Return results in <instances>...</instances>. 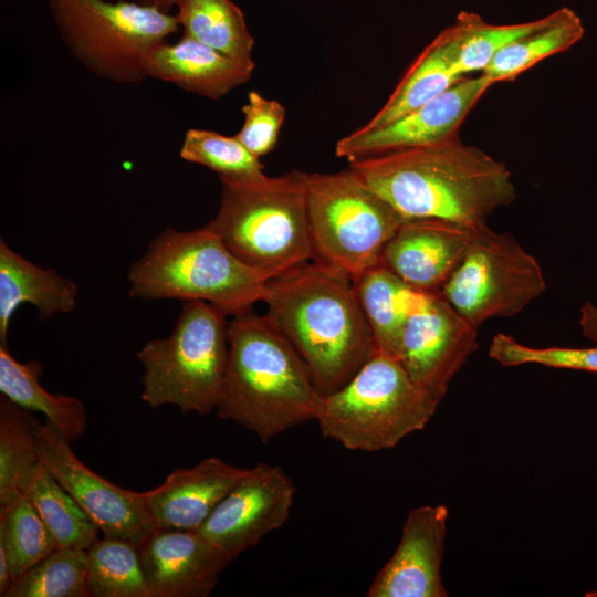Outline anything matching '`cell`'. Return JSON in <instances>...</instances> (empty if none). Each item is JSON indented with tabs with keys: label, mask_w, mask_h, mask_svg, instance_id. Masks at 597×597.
Wrapping results in <instances>:
<instances>
[{
	"label": "cell",
	"mask_w": 597,
	"mask_h": 597,
	"mask_svg": "<svg viewBox=\"0 0 597 597\" xmlns=\"http://www.w3.org/2000/svg\"><path fill=\"white\" fill-rule=\"evenodd\" d=\"M0 544L7 552L13 582L57 547L25 495L0 510Z\"/></svg>",
	"instance_id": "obj_30"
},
{
	"label": "cell",
	"mask_w": 597,
	"mask_h": 597,
	"mask_svg": "<svg viewBox=\"0 0 597 597\" xmlns=\"http://www.w3.org/2000/svg\"><path fill=\"white\" fill-rule=\"evenodd\" d=\"M129 295L143 300H199L227 316L262 302L269 281L235 258L207 226L167 227L128 271Z\"/></svg>",
	"instance_id": "obj_4"
},
{
	"label": "cell",
	"mask_w": 597,
	"mask_h": 597,
	"mask_svg": "<svg viewBox=\"0 0 597 597\" xmlns=\"http://www.w3.org/2000/svg\"><path fill=\"white\" fill-rule=\"evenodd\" d=\"M54 24L70 52L93 74L137 84L147 76L143 53L176 33L175 14L118 0H46Z\"/></svg>",
	"instance_id": "obj_9"
},
{
	"label": "cell",
	"mask_w": 597,
	"mask_h": 597,
	"mask_svg": "<svg viewBox=\"0 0 597 597\" xmlns=\"http://www.w3.org/2000/svg\"><path fill=\"white\" fill-rule=\"evenodd\" d=\"M229 354L216 407L218 417L263 443L316 420L324 396L286 337L253 308L229 321Z\"/></svg>",
	"instance_id": "obj_3"
},
{
	"label": "cell",
	"mask_w": 597,
	"mask_h": 597,
	"mask_svg": "<svg viewBox=\"0 0 597 597\" xmlns=\"http://www.w3.org/2000/svg\"><path fill=\"white\" fill-rule=\"evenodd\" d=\"M180 157L214 171L221 181L247 182L264 178V166L235 136L190 128Z\"/></svg>",
	"instance_id": "obj_32"
},
{
	"label": "cell",
	"mask_w": 597,
	"mask_h": 597,
	"mask_svg": "<svg viewBox=\"0 0 597 597\" xmlns=\"http://www.w3.org/2000/svg\"><path fill=\"white\" fill-rule=\"evenodd\" d=\"M77 285L56 271L43 269L0 240V345L7 346L11 316L23 303H31L40 318L74 310Z\"/></svg>",
	"instance_id": "obj_20"
},
{
	"label": "cell",
	"mask_w": 597,
	"mask_h": 597,
	"mask_svg": "<svg viewBox=\"0 0 597 597\" xmlns=\"http://www.w3.org/2000/svg\"><path fill=\"white\" fill-rule=\"evenodd\" d=\"M478 328L439 293H419L404 325L398 359L438 405L478 349Z\"/></svg>",
	"instance_id": "obj_11"
},
{
	"label": "cell",
	"mask_w": 597,
	"mask_h": 597,
	"mask_svg": "<svg viewBox=\"0 0 597 597\" xmlns=\"http://www.w3.org/2000/svg\"><path fill=\"white\" fill-rule=\"evenodd\" d=\"M586 597H597V590L588 591L585 594Z\"/></svg>",
	"instance_id": "obj_38"
},
{
	"label": "cell",
	"mask_w": 597,
	"mask_h": 597,
	"mask_svg": "<svg viewBox=\"0 0 597 597\" xmlns=\"http://www.w3.org/2000/svg\"><path fill=\"white\" fill-rule=\"evenodd\" d=\"M142 67L147 77L211 100L247 83L254 70L184 35L174 44L163 41L148 48L143 53Z\"/></svg>",
	"instance_id": "obj_19"
},
{
	"label": "cell",
	"mask_w": 597,
	"mask_h": 597,
	"mask_svg": "<svg viewBox=\"0 0 597 597\" xmlns=\"http://www.w3.org/2000/svg\"><path fill=\"white\" fill-rule=\"evenodd\" d=\"M549 14L541 19L515 23L491 24L479 14L462 11L455 22L441 31L458 72L462 76L483 73L494 56L514 40L543 27Z\"/></svg>",
	"instance_id": "obj_26"
},
{
	"label": "cell",
	"mask_w": 597,
	"mask_h": 597,
	"mask_svg": "<svg viewBox=\"0 0 597 597\" xmlns=\"http://www.w3.org/2000/svg\"><path fill=\"white\" fill-rule=\"evenodd\" d=\"M221 184L220 207L207 227L235 258L268 280L312 261L303 171Z\"/></svg>",
	"instance_id": "obj_5"
},
{
	"label": "cell",
	"mask_w": 597,
	"mask_h": 597,
	"mask_svg": "<svg viewBox=\"0 0 597 597\" xmlns=\"http://www.w3.org/2000/svg\"><path fill=\"white\" fill-rule=\"evenodd\" d=\"M489 356L504 367L536 364L597 373V346L536 348L519 343L513 336L499 333L492 338Z\"/></svg>",
	"instance_id": "obj_33"
},
{
	"label": "cell",
	"mask_w": 597,
	"mask_h": 597,
	"mask_svg": "<svg viewBox=\"0 0 597 597\" xmlns=\"http://www.w3.org/2000/svg\"><path fill=\"white\" fill-rule=\"evenodd\" d=\"M492 85L482 73L464 76L441 95L386 125L362 126L342 137L335 154L353 163L458 137L465 117Z\"/></svg>",
	"instance_id": "obj_14"
},
{
	"label": "cell",
	"mask_w": 597,
	"mask_h": 597,
	"mask_svg": "<svg viewBox=\"0 0 597 597\" xmlns=\"http://www.w3.org/2000/svg\"><path fill=\"white\" fill-rule=\"evenodd\" d=\"M376 347L398 358L404 325L420 292L378 263L353 277Z\"/></svg>",
	"instance_id": "obj_22"
},
{
	"label": "cell",
	"mask_w": 597,
	"mask_h": 597,
	"mask_svg": "<svg viewBox=\"0 0 597 597\" xmlns=\"http://www.w3.org/2000/svg\"><path fill=\"white\" fill-rule=\"evenodd\" d=\"M23 495L38 510L57 547L86 551L98 540V527L41 462Z\"/></svg>",
	"instance_id": "obj_27"
},
{
	"label": "cell",
	"mask_w": 597,
	"mask_h": 597,
	"mask_svg": "<svg viewBox=\"0 0 597 597\" xmlns=\"http://www.w3.org/2000/svg\"><path fill=\"white\" fill-rule=\"evenodd\" d=\"M262 302L324 397L346 385L377 348L353 279L341 270L308 261L270 279Z\"/></svg>",
	"instance_id": "obj_2"
},
{
	"label": "cell",
	"mask_w": 597,
	"mask_h": 597,
	"mask_svg": "<svg viewBox=\"0 0 597 597\" xmlns=\"http://www.w3.org/2000/svg\"><path fill=\"white\" fill-rule=\"evenodd\" d=\"M579 325L584 336L597 343V306L587 302L580 308Z\"/></svg>",
	"instance_id": "obj_35"
},
{
	"label": "cell",
	"mask_w": 597,
	"mask_h": 597,
	"mask_svg": "<svg viewBox=\"0 0 597 597\" xmlns=\"http://www.w3.org/2000/svg\"><path fill=\"white\" fill-rule=\"evenodd\" d=\"M34 417L7 397L0 399V510L21 498L40 463Z\"/></svg>",
	"instance_id": "obj_28"
},
{
	"label": "cell",
	"mask_w": 597,
	"mask_h": 597,
	"mask_svg": "<svg viewBox=\"0 0 597 597\" xmlns=\"http://www.w3.org/2000/svg\"><path fill=\"white\" fill-rule=\"evenodd\" d=\"M42 371L40 362L20 363L0 345L1 395L25 410L42 413L70 443L75 442L86 429V408L76 397L45 390L40 383Z\"/></svg>",
	"instance_id": "obj_21"
},
{
	"label": "cell",
	"mask_w": 597,
	"mask_h": 597,
	"mask_svg": "<svg viewBox=\"0 0 597 597\" xmlns=\"http://www.w3.org/2000/svg\"><path fill=\"white\" fill-rule=\"evenodd\" d=\"M12 576L10 563L4 547L0 544V596L3 597L6 591L12 585Z\"/></svg>",
	"instance_id": "obj_36"
},
{
	"label": "cell",
	"mask_w": 597,
	"mask_h": 597,
	"mask_svg": "<svg viewBox=\"0 0 597 597\" xmlns=\"http://www.w3.org/2000/svg\"><path fill=\"white\" fill-rule=\"evenodd\" d=\"M40 462L81 505L104 536L138 543L155 528L144 492L121 488L87 468L50 422L34 419Z\"/></svg>",
	"instance_id": "obj_12"
},
{
	"label": "cell",
	"mask_w": 597,
	"mask_h": 597,
	"mask_svg": "<svg viewBox=\"0 0 597 597\" xmlns=\"http://www.w3.org/2000/svg\"><path fill=\"white\" fill-rule=\"evenodd\" d=\"M438 406L398 358L376 348L346 385L323 398L316 421L324 438L348 450L377 452L422 430Z\"/></svg>",
	"instance_id": "obj_6"
},
{
	"label": "cell",
	"mask_w": 597,
	"mask_h": 597,
	"mask_svg": "<svg viewBox=\"0 0 597 597\" xmlns=\"http://www.w3.org/2000/svg\"><path fill=\"white\" fill-rule=\"evenodd\" d=\"M546 281L537 260L509 232L475 228L468 251L439 294L479 327L512 317L538 298Z\"/></svg>",
	"instance_id": "obj_10"
},
{
	"label": "cell",
	"mask_w": 597,
	"mask_h": 597,
	"mask_svg": "<svg viewBox=\"0 0 597 597\" xmlns=\"http://www.w3.org/2000/svg\"><path fill=\"white\" fill-rule=\"evenodd\" d=\"M229 321L213 305L185 301L172 333L137 353L144 368L142 400L206 416L216 410L229 354Z\"/></svg>",
	"instance_id": "obj_7"
},
{
	"label": "cell",
	"mask_w": 597,
	"mask_h": 597,
	"mask_svg": "<svg viewBox=\"0 0 597 597\" xmlns=\"http://www.w3.org/2000/svg\"><path fill=\"white\" fill-rule=\"evenodd\" d=\"M87 586L94 597H150L136 543L113 536L86 549Z\"/></svg>",
	"instance_id": "obj_29"
},
{
	"label": "cell",
	"mask_w": 597,
	"mask_h": 597,
	"mask_svg": "<svg viewBox=\"0 0 597 597\" xmlns=\"http://www.w3.org/2000/svg\"><path fill=\"white\" fill-rule=\"evenodd\" d=\"M312 261L352 279L380 263L406 220L348 167L333 174L303 172Z\"/></svg>",
	"instance_id": "obj_8"
},
{
	"label": "cell",
	"mask_w": 597,
	"mask_h": 597,
	"mask_svg": "<svg viewBox=\"0 0 597 597\" xmlns=\"http://www.w3.org/2000/svg\"><path fill=\"white\" fill-rule=\"evenodd\" d=\"M247 471L216 457L172 471L160 485L144 492L155 527L199 528Z\"/></svg>",
	"instance_id": "obj_18"
},
{
	"label": "cell",
	"mask_w": 597,
	"mask_h": 597,
	"mask_svg": "<svg viewBox=\"0 0 597 597\" xmlns=\"http://www.w3.org/2000/svg\"><path fill=\"white\" fill-rule=\"evenodd\" d=\"M86 551L56 547L13 582L3 597H90Z\"/></svg>",
	"instance_id": "obj_31"
},
{
	"label": "cell",
	"mask_w": 597,
	"mask_h": 597,
	"mask_svg": "<svg viewBox=\"0 0 597 597\" xmlns=\"http://www.w3.org/2000/svg\"><path fill=\"white\" fill-rule=\"evenodd\" d=\"M474 229L442 219H406L386 243L380 263L412 290L439 293L462 262Z\"/></svg>",
	"instance_id": "obj_17"
},
{
	"label": "cell",
	"mask_w": 597,
	"mask_h": 597,
	"mask_svg": "<svg viewBox=\"0 0 597 597\" xmlns=\"http://www.w3.org/2000/svg\"><path fill=\"white\" fill-rule=\"evenodd\" d=\"M179 0H135V2L158 9L165 13H170L171 8L176 7Z\"/></svg>",
	"instance_id": "obj_37"
},
{
	"label": "cell",
	"mask_w": 597,
	"mask_h": 597,
	"mask_svg": "<svg viewBox=\"0 0 597 597\" xmlns=\"http://www.w3.org/2000/svg\"><path fill=\"white\" fill-rule=\"evenodd\" d=\"M584 33L580 18L572 9L563 7L549 13L543 27L504 46L482 74L493 84L514 81L542 60L570 49Z\"/></svg>",
	"instance_id": "obj_25"
},
{
	"label": "cell",
	"mask_w": 597,
	"mask_h": 597,
	"mask_svg": "<svg viewBox=\"0 0 597 597\" xmlns=\"http://www.w3.org/2000/svg\"><path fill=\"white\" fill-rule=\"evenodd\" d=\"M150 597H206L230 561L197 530L155 527L137 544Z\"/></svg>",
	"instance_id": "obj_16"
},
{
	"label": "cell",
	"mask_w": 597,
	"mask_h": 597,
	"mask_svg": "<svg viewBox=\"0 0 597 597\" xmlns=\"http://www.w3.org/2000/svg\"><path fill=\"white\" fill-rule=\"evenodd\" d=\"M175 14L184 36L199 41L252 69L254 39L231 0H179Z\"/></svg>",
	"instance_id": "obj_24"
},
{
	"label": "cell",
	"mask_w": 597,
	"mask_h": 597,
	"mask_svg": "<svg viewBox=\"0 0 597 597\" xmlns=\"http://www.w3.org/2000/svg\"><path fill=\"white\" fill-rule=\"evenodd\" d=\"M462 77L440 32L412 62L383 107L363 127L386 125L441 95Z\"/></svg>",
	"instance_id": "obj_23"
},
{
	"label": "cell",
	"mask_w": 597,
	"mask_h": 597,
	"mask_svg": "<svg viewBox=\"0 0 597 597\" xmlns=\"http://www.w3.org/2000/svg\"><path fill=\"white\" fill-rule=\"evenodd\" d=\"M295 492L280 465L259 462L198 530L231 562L286 523Z\"/></svg>",
	"instance_id": "obj_13"
},
{
	"label": "cell",
	"mask_w": 597,
	"mask_h": 597,
	"mask_svg": "<svg viewBox=\"0 0 597 597\" xmlns=\"http://www.w3.org/2000/svg\"><path fill=\"white\" fill-rule=\"evenodd\" d=\"M448 509L427 504L411 510L398 546L375 576L368 597H447L442 561Z\"/></svg>",
	"instance_id": "obj_15"
},
{
	"label": "cell",
	"mask_w": 597,
	"mask_h": 597,
	"mask_svg": "<svg viewBox=\"0 0 597 597\" xmlns=\"http://www.w3.org/2000/svg\"><path fill=\"white\" fill-rule=\"evenodd\" d=\"M243 125L235 137L258 158L272 151L285 118V107L255 91L242 107Z\"/></svg>",
	"instance_id": "obj_34"
},
{
	"label": "cell",
	"mask_w": 597,
	"mask_h": 597,
	"mask_svg": "<svg viewBox=\"0 0 597 597\" xmlns=\"http://www.w3.org/2000/svg\"><path fill=\"white\" fill-rule=\"evenodd\" d=\"M349 168L405 219L479 228L516 198L506 165L459 136L364 158L349 163Z\"/></svg>",
	"instance_id": "obj_1"
}]
</instances>
